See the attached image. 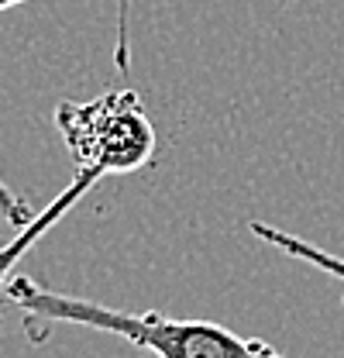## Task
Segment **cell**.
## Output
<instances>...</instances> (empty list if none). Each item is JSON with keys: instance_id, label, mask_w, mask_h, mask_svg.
I'll use <instances>...</instances> for the list:
<instances>
[{"instance_id": "cell-4", "label": "cell", "mask_w": 344, "mask_h": 358, "mask_svg": "<svg viewBox=\"0 0 344 358\" xmlns=\"http://www.w3.org/2000/svg\"><path fill=\"white\" fill-rule=\"evenodd\" d=\"M248 231H252L255 238H261V241H268L272 248H279L282 255L300 259V262H306V266L320 268L324 275H331V279L344 282V259L331 255L327 248L306 241V238H300V234H289V231H282V227H275V224H268V221H248Z\"/></svg>"}, {"instance_id": "cell-6", "label": "cell", "mask_w": 344, "mask_h": 358, "mask_svg": "<svg viewBox=\"0 0 344 358\" xmlns=\"http://www.w3.org/2000/svg\"><path fill=\"white\" fill-rule=\"evenodd\" d=\"M0 217H3V221L17 231V227L31 224L38 214L31 210V203H28V200H21V196H17V193H14V189L3 182V179H0Z\"/></svg>"}, {"instance_id": "cell-3", "label": "cell", "mask_w": 344, "mask_h": 358, "mask_svg": "<svg viewBox=\"0 0 344 358\" xmlns=\"http://www.w3.org/2000/svg\"><path fill=\"white\" fill-rule=\"evenodd\" d=\"M103 176H96V173H76V179L45 207V210H38V217L31 224H24V227H17L14 231V238L7 241V245H0V307L7 303V286H10V279H14V272H17V262L42 241L45 234L55 227L59 221H66V214L83 200L86 193H93L96 189V182H100Z\"/></svg>"}, {"instance_id": "cell-5", "label": "cell", "mask_w": 344, "mask_h": 358, "mask_svg": "<svg viewBox=\"0 0 344 358\" xmlns=\"http://www.w3.org/2000/svg\"><path fill=\"white\" fill-rule=\"evenodd\" d=\"M28 0H0V10H10V7H21ZM131 10V0H121V24H117V45H114V62L121 69V76H128L131 69V42H128V14Z\"/></svg>"}, {"instance_id": "cell-2", "label": "cell", "mask_w": 344, "mask_h": 358, "mask_svg": "<svg viewBox=\"0 0 344 358\" xmlns=\"http://www.w3.org/2000/svg\"><path fill=\"white\" fill-rule=\"evenodd\" d=\"M55 128L83 173L124 176L145 169L155 155V124L131 87L107 90L93 100H62Z\"/></svg>"}, {"instance_id": "cell-1", "label": "cell", "mask_w": 344, "mask_h": 358, "mask_svg": "<svg viewBox=\"0 0 344 358\" xmlns=\"http://www.w3.org/2000/svg\"><path fill=\"white\" fill-rule=\"evenodd\" d=\"M7 303H14L21 310L24 334L31 345L45 341L52 327L73 324V327H89L100 334H117L155 358H289L279 348H272L268 341L241 338L238 331L214 324V320L166 317L159 310H114L107 303H93L83 296L48 289L28 275H17V272L7 286Z\"/></svg>"}]
</instances>
